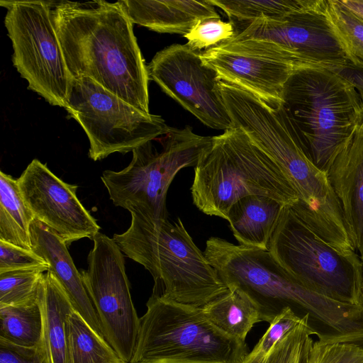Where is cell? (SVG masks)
Returning a JSON list of instances; mask_svg holds the SVG:
<instances>
[{"mask_svg": "<svg viewBox=\"0 0 363 363\" xmlns=\"http://www.w3.org/2000/svg\"><path fill=\"white\" fill-rule=\"evenodd\" d=\"M52 24L73 79L89 77L145 113L149 74L133 23L118 1H52Z\"/></svg>", "mask_w": 363, "mask_h": 363, "instance_id": "1", "label": "cell"}, {"mask_svg": "<svg viewBox=\"0 0 363 363\" xmlns=\"http://www.w3.org/2000/svg\"><path fill=\"white\" fill-rule=\"evenodd\" d=\"M228 289L245 294L271 323L285 308L309 314L328 330L332 341L363 342V307L342 303L309 290L296 281L269 250L211 237L203 252Z\"/></svg>", "mask_w": 363, "mask_h": 363, "instance_id": "2", "label": "cell"}, {"mask_svg": "<svg viewBox=\"0 0 363 363\" xmlns=\"http://www.w3.org/2000/svg\"><path fill=\"white\" fill-rule=\"evenodd\" d=\"M130 214V227L112 238L151 274L152 296L202 307L229 290L179 218L170 221Z\"/></svg>", "mask_w": 363, "mask_h": 363, "instance_id": "3", "label": "cell"}, {"mask_svg": "<svg viewBox=\"0 0 363 363\" xmlns=\"http://www.w3.org/2000/svg\"><path fill=\"white\" fill-rule=\"evenodd\" d=\"M361 97L330 69L296 70L282 90L279 108L312 162L327 173L355 134Z\"/></svg>", "mask_w": 363, "mask_h": 363, "instance_id": "4", "label": "cell"}, {"mask_svg": "<svg viewBox=\"0 0 363 363\" xmlns=\"http://www.w3.org/2000/svg\"><path fill=\"white\" fill-rule=\"evenodd\" d=\"M191 192L203 213L227 220L230 207L250 195L293 204L298 196L277 164L233 126L213 136L194 167Z\"/></svg>", "mask_w": 363, "mask_h": 363, "instance_id": "5", "label": "cell"}, {"mask_svg": "<svg viewBox=\"0 0 363 363\" xmlns=\"http://www.w3.org/2000/svg\"><path fill=\"white\" fill-rule=\"evenodd\" d=\"M130 363H241L245 341L218 328L202 307L151 295Z\"/></svg>", "mask_w": 363, "mask_h": 363, "instance_id": "6", "label": "cell"}, {"mask_svg": "<svg viewBox=\"0 0 363 363\" xmlns=\"http://www.w3.org/2000/svg\"><path fill=\"white\" fill-rule=\"evenodd\" d=\"M220 82L221 95L233 126L243 130L277 164L299 204L313 215L330 209L337 198L327 173L307 156L279 107L272 108L249 91Z\"/></svg>", "mask_w": 363, "mask_h": 363, "instance_id": "7", "label": "cell"}, {"mask_svg": "<svg viewBox=\"0 0 363 363\" xmlns=\"http://www.w3.org/2000/svg\"><path fill=\"white\" fill-rule=\"evenodd\" d=\"M268 250L306 289L342 303L362 306L363 267L359 254L331 245L289 204L282 209Z\"/></svg>", "mask_w": 363, "mask_h": 363, "instance_id": "8", "label": "cell"}, {"mask_svg": "<svg viewBox=\"0 0 363 363\" xmlns=\"http://www.w3.org/2000/svg\"><path fill=\"white\" fill-rule=\"evenodd\" d=\"M213 137L194 133L192 128L169 127L161 151L152 141L132 151L130 164L121 171L105 170L101 177L116 206L155 220L167 219L169 186L182 168L195 167Z\"/></svg>", "mask_w": 363, "mask_h": 363, "instance_id": "9", "label": "cell"}, {"mask_svg": "<svg viewBox=\"0 0 363 363\" xmlns=\"http://www.w3.org/2000/svg\"><path fill=\"white\" fill-rule=\"evenodd\" d=\"M218 47L282 61L301 68L333 69L349 63L328 16L326 0L281 19L259 18L245 23Z\"/></svg>", "mask_w": 363, "mask_h": 363, "instance_id": "10", "label": "cell"}, {"mask_svg": "<svg viewBox=\"0 0 363 363\" xmlns=\"http://www.w3.org/2000/svg\"><path fill=\"white\" fill-rule=\"evenodd\" d=\"M12 62L28 89L50 105L66 108L73 78L52 24L51 1H1Z\"/></svg>", "mask_w": 363, "mask_h": 363, "instance_id": "11", "label": "cell"}, {"mask_svg": "<svg viewBox=\"0 0 363 363\" xmlns=\"http://www.w3.org/2000/svg\"><path fill=\"white\" fill-rule=\"evenodd\" d=\"M65 109L86 134L94 161L132 152L169 129L160 116L140 111L89 77L73 79Z\"/></svg>", "mask_w": 363, "mask_h": 363, "instance_id": "12", "label": "cell"}, {"mask_svg": "<svg viewBox=\"0 0 363 363\" xmlns=\"http://www.w3.org/2000/svg\"><path fill=\"white\" fill-rule=\"evenodd\" d=\"M82 275L96 311L104 336L118 354L130 363L138 337L140 318L133 303L122 251L113 238L99 233Z\"/></svg>", "mask_w": 363, "mask_h": 363, "instance_id": "13", "label": "cell"}, {"mask_svg": "<svg viewBox=\"0 0 363 363\" xmlns=\"http://www.w3.org/2000/svg\"><path fill=\"white\" fill-rule=\"evenodd\" d=\"M150 79L204 125L226 130L233 127L216 72L203 64L201 52L186 44L159 51L147 65Z\"/></svg>", "mask_w": 363, "mask_h": 363, "instance_id": "14", "label": "cell"}, {"mask_svg": "<svg viewBox=\"0 0 363 363\" xmlns=\"http://www.w3.org/2000/svg\"><path fill=\"white\" fill-rule=\"evenodd\" d=\"M18 179L23 200L35 219L68 245L92 239L101 229L77 196V185L65 182L46 164L33 160Z\"/></svg>", "mask_w": 363, "mask_h": 363, "instance_id": "15", "label": "cell"}, {"mask_svg": "<svg viewBox=\"0 0 363 363\" xmlns=\"http://www.w3.org/2000/svg\"><path fill=\"white\" fill-rule=\"evenodd\" d=\"M201 57L220 80L249 91L272 108L280 106L284 84L299 69L282 61L218 46L201 52Z\"/></svg>", "mask_w": 363, "mask_h": 363, "instance_id": "16", "label": "cell"}, {"mask_svg": "<svg viewBox=\"0 0 363 363\" xmlns=\"http://www.w3.org/2000/svg\"><path fill=\"white\" fill-rule=\"evenodd\" d=\"M30 234L32 250L47 262L48 271L64 289L74 310L104 337L82 273L76 268L66 242L36 219L31 224Z\"/></svg>", "mask_w": 363, "mask_h": 363, "instance_id": "17", "label": "cell"}, {"mask_svg": "<svg viewBox=\"0 0 363 363\" xmlns=\"http://www.w3.org/2000/svg\"><path fill=\"white\" fill-rule=\"evenodd\" d=\"M356 252L363 258V136L355 135L327 172Z\"/></svg>", "mask_w": 363, "mask_h": 363, "instance_id": "18", "label": "cell"}, {"mask_svg": "<svg viewBox=\"0 0 363 363\" xmlns=\"http://www.w3.org/2000/svg\"><path fill=\"white\" fill-rule=\"evenodd\" d=\"M118 1L133 23L157 33L184 35L199 21L220 18L208 0Z\"/></svg>", "mask_w": 363, "mask_h": 363, "instance_id": "19", "label": "cell"}, {"mask_svg": "<svg viewBox=\"0 0 363 363\" xmlns=\"http://www.w3.org/2000/svg\"><path fill=\"white\" fill-rule=\"evenodd\" d=\"M285 204L268 196L250 195L235 202L228 218L240 245L268 250Z\"/></svg>", "mask_w": 363, "mask_h": 363, "instance_id": "20", "label": "cell"}, {"mask_svg": "<svg viewBox=\"0 0 363 363\" xmlns=\"http://www.w3.org/2000/svg\"><path fill=\"white\" fill-rule=\"evenodd\" d=\"M43 314V342L50 363H66L65 320L74 310L64 289L54 275L47 271L39 289Z\"/></svg>", "mask_w": 363, "mask_h": 363, "instance_id": "21", "label": "cell"}, {"mask_svg": "<svg viewBox=\"0 0 363 363\" xmlns=\"http://www.w3.org/2000/svg\"><path fill=\"white\" fill-rule=\"evenodd\" d=\"M211 322L225 333L245 342L255 323L264 321L258 306L245 294L229 289L202 306Z\"/></svg>", "mask_w": 363, "mask_h": 363, "instance_id": "22", "label": "cell"}, {"mask_svg": "<svg viewBox=\"0 0 363 363\" xmlns=\"http://www.w3.org/2000/svg\"><path fill=\"white\" fill-rule=\"evenodd\" d=\"M35 220L21 194L18 179L0 172V240L32 250L30 227Z\"/></svg>", "mask_w": 363, "mask_h": 363, "instance_id": "23", "label": "cell"}, {"mask_svg": "<svg viewBox=\"0 0 363 363\" xmlns=\"http://www.w3.org/2000/svg\"><path fill=\"white\" fill-rule=\"evenodd\" d=\"M66 363H127L74 310L67 316Z\"/></svg>", "mask_w": 363, "mask_h": 363, "instance_id": "24", "label": "cell"}, {"mask_svg": "<svg viewBox=\"0 0 363 363\" xmlns=\"http://www.w3.org/2000/svg\"><path fill=\"white\" fill-rule=\"evenodd\" d=\"M0 338L23 347H35L43 342L39 297L25 304L0 307Z\"/></svg>", "mask_w": 363, "mask_h": 363, "instance_id": "25", "label": "cell"}, {"mask_svg": "<svg viewBox=\"0 0 363 363\" xmlns=\"http://www.w3.org/2000/svg\"><path fill=\"white\" fill-rule=\"evenodd\" d=\"M233 21L251 22L259 18L281 19L317 6L320 0H208Z\"/></svg>", "mask_w": 363, "mask_h": 363, "instance_id": "26", "label": "cell"}, {"mask_svg": "<svg viewBox=\"0 0 363 363\" xmlns=\"http://www.w3.org/2000/svg\"><path fill=\"white\" fill-rule=\"evenodd\" d=\"M326 12L349 62L363 68V17L340 0H326Z\"/></svg>", "mask_w": 363, "mask_h": 363, "instance_id": "27", "label": "cell"}, {"mask_svg": "<svg viewBox=\"0 0 363 363\" xmlns=\"http://www.w3.org/2000/svg\"><path fill=\"white\" fill-rule=\"evenodd\" d=\"M320 333L312 325L309 314L280 340L261 360L254 363H306L313 343L312 335ZM243 363V362H241Z\"/></svg>", "mask_w": 363, "mask_h": 363, "instance_id": "28", "label": "cell"}, {"mask_svg": "<svg viewBox=\"0 0 363 363\" xmlns=\"http://www.w3.org/2000/svg\"><path fill=\"white\" fill-rule=\"evenodd\" d=\"M46 272L35 269L0 273V307L22 305L37 299Z\"/></svg>", "mask_w": 363, "mask_h": 363, "instance_id": "29", "label": "cell"}, {"mask_svg": "<svg viewBox=\"0 0 363 363\" xmlns=\"http://www.w3.org/2000/svg\"><path fill=\"white\" fill-rule=\"evenodd\" d=\"M235 32L232 21L225 22L220 18H209L199 21L184 37L191 49L201 52L202 50L218 47L230 40Z\"/></svg>", "mask_w": 363, "mask_h": 363, "instance_id": "30", "label": "cell"}, {"mask_svg": "<svg viewBox=\"0 0 363 363\" xmlns=\"http://www.w3.org/2000/svg\"><path fill=\"white\" fill-rule=\"evenodd\" d=\"M301 319L302 317L291 308H285L269 323L266 333L242 362L254 363L263 359L280 340L300 323Z\"/></svg>", "mask_w": 363, "mask_h": 363, "instance_id": "31", "label": "cell"}, {"mask_svg": "<svg viewBox=\"0 0 363 363\" xmlns=\"http://www.w3.org/2000/svg\"><path fill=\"white\" fill-rule=\"evenodd\" d=\"M306 363H363V346L349 342H313Z\"/></svg>", "mask_w": 363, "mask_h": 363, "instance_id": "32", "label": "cell"}, {"mask_svg": "<svg viewBox=\"0 0 363 363\" xmlns=\"http://www.w3.org/2000/svg\"><path fill=\"white\" fill-rule=\"evenodd\" d=\"M49 270L47 262L33 250L0 240V273L21 269Z\"/></svg>", "mask_w": 363, "mask_h": 363, "instance_id": "33", "label": "cell"}, {"mask_svg": "<svg viewBox=\"0 0 363 363\" xmlns=\"http://www.w3.org/2000/svg\"><path fill=\"white\" fill-rule=\"evenodd\" d=\"M0 363H50L44 342L23 347L0 338Z\"/></svg>", "mask_w": 363, "mask_h": 363, "instance_id": "34", "label": "cell"}, {"mask_svg": "<svg viewBox=\"0 0 363 363\" xmlns=\"http://www.w3.org/2000/svg\"><path fill=\"white\" fill-rule=\"evenodd\" d=\"M350 83L359 93L363 100V68L356 67L351 63L330 69Z\"/></svg>", "mask_w": 363, "mask_h": 363, "instance_id": "35", "label": "cell"}, {"mask_svg": "<svg viewBox=\"0 0 363 363\" xmlns=\"http://www.w3.org/2000/svg\"><path fill=\"white\" fill-rule=\"evenodd\" d=\"M349 9L363 17V0H340Z\"/></svg>", "mask_w": 363, "mask_h": 363, "instance_id": "36", "label": "cell"}, {"mask_svg": "<svg viewBox=\"0 0 363 363\" xmlns=\"http://www.w3.org/2000/svg\"><path fill=\"white\" fill-rule=\"evenodd\" d=\"M354 135L357 136H363V100H362L361 110L358 117Z\"/></svg>", "mask_w": 363, "mask_h": 363, "instance_id": "37", "label": "cell"}, {"mask_svg": "<svg viewBox=\"0 0 363 363\" xmlns=\"http://www.w3.org/2000/svg\"><path fill=\"white\" fill-rule=\"evenodd\" d=\"M361 260H362V267H363V258ZM362 306L363 307V285H362Z\"/></svg>", "mask_w": 363, "mask_h": 363, "instance_id": "38", "label": "cell"}]
</instances>
